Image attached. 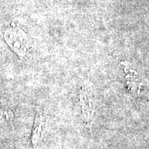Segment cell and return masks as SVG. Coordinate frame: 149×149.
I'll return each mask as SVG.
<instances>
[{"label": "cell", "instance_id": "1", "mask_svg": "<svg viewBox=\"0 0 149 149\" xmlns=\"http://www.w3.org/2000/svg\"><path fill=\"white\" fill-rule=\"evenodd\" d=\"M5 40L13 51L19 56H24L29 46V40L22 30L8 29L5 33Z\"/></svg>", "mask_w": 149, "mask_h": 149}, {"label": "cell", "instance_id": "2", "mask_svg": "<svg viewBox=\"0 0 149 149\" xmlns=\"http://www.w3.org/2000/svg\"><path fill=\"white\" fill-rule=\"evenodd\" d=\"M79 98H80V104L82 108V111L84 115V118L86 122L91 125V118H92V109H91V100L89 98L88 93L84 88L80 90L79 92Z\"/></svg>", "mask_w": 149, "mask_h": 149}, {"label": "cell", "instance_id": "3", "mask_svg": "<svg viewBox=\"0 0 149 149\" xmlns=\"http://www.w3.org/2000/svg\"><path fill=\"white\" fill-rule=\"evenodd\" d=\"M43 126H44V121H43L42 117L40 113L36 115L35 120L34 126H33L32 136H31V141L34 149H37L38 144L41 139V135H42Z\"/></svg>", "mask_w": 149, "mask_h": 149}, {"label": "cell", "instance_id": "4", "mask_svg": "<svg viewBox=\"0 0 149 149\" xmlns=\"http://www.w3.org/2000/svg\"><path fill=\"white\" fill-rule=\"evenodd\" d=\"M13 118L14 113L10 109H0V126L12 122Z\"/></svg>", "mask_w": 149, "mask_h": 149}]
</instances>
